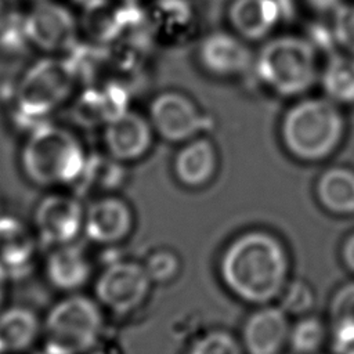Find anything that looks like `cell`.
<instances>
[{"label": "cell", "instance_id": "obj_35", "mask_svg": "<svg viewBox=\"0 0 354 354\" xmlns=\"http://www.w3.org/2000/svg\"><path fill=\"white\" fill-rule=\"evenodd\" d=\"M10 277L6 272L4 267L0 264V311L4 307V301H6V296H7V288H8V282H10Z\"/></svg>", "mask_w": 354, "mask_h": 354}, {"label": "cell", "instance_id": "obj_3", "mask_svg": "<svg viewBox=\"0 0 354 354\" xmlns=\"http://www.w3.org/2000/svg\"><path fill=\"white\" fill-rule=\"evenodd\" d=\"M253 72L272 94L300 98L319 82L318 54L311 40L301 35H272L254 54Z\"/></svg>", "mask_w": 354, "mask_h": 354}, {"label": "cell", "instance_id": "obj_6", "mask_svg": "<svg viewBox=\"0 0 354 354\" xmlns=\"http://www.w3.org/2000/svg\"><path fill=\"white\" fill-rule=\"evenodd\" d=\"M152 286L142 261L113 257L95 277L93 290L104 311L127 317L147 303Z\"/></svg>", "mask_w": 354, "mask_h": 354}, {"label": "cell", "instance_id": "obj_20", "mask_svg": "<svg viewBox=\"0 0 354 354\" xmlns=\"http://www.w3.org/2000/svg\"><path fill=\"white\" fill-rule=\"evenodd\" d=\"M319 206L333 216H354V170L346 166L325 169L315 183Z\"/></svg>", "mask_w": 354, "mask_h": 354}, {"label": "cell", "instance_id": "obj_39", "mask_svg": "<svg viewBox=\"0 0 354 354\" xmlns=\"http://www.w3.org/2000/svg\"><path fill=\"white\" fill-rule=\"evenodd\" d=\"M3 212H1V196H0V214H1Z\"/></svg>", "mask_w": 354, "mask_h": 354}, {"label": "cell", "instance_id": "obj_5", "mask_svg": "<svg viewBox=\"0 0 354 354\" xmlns=\"http://www.w3.org/2000/svg\"><path fill=\"white\" fill-rule=\"evenodd\" d=\"M104 308L93 296L68 293L41 319L43 346L59 354H90L105 335Z\"/></svg>", "mask_w": 354, "mask_h": 354}, {"label": "cell", "instance_id": "obj_12", "mask_svg": "<svg viewBox=\"0 0 354 354\" xmlns=\"http://www.w3.org/2000/svg\"><path fill=\"white\" fill-rule=\"evenodd\" d=\"M134 224L131 206L115 194H104L86 206L83 235L98 246L115 248L131 235Z\"/></svg>", "mask_w": 354, "mask_h": 354}, {"label": "cell", "instance_id": "obj_31", "mask_svg": "<svg viewBox=\"0 0 354 354\" xmlns=\"http://www.w3.org/2000/svg\"><path fill=\"white\" fill-rule=\"evenodd\" d=\"M328 347L332 354H354V321L328 322Z\"/></svg>", "mask_w": 354, "mask_h": 354}, {"label": "cell", "instance_id": "obj_2", "mask_svg": "<svg viewBox=\"0 0 354 354\" xmlns=\"http://www.w3.org/2000/svg\"><path fill=\"white\" fill-rule=\"evenodd\" d=\"M347 131L343 109L328 97H300L283 113L279 137L299 162L318 163L340 148Z\"/></svg>", "mask_w": 354, "mask_h": 354}, {"label": "cell", "instance_id": "obj_27", "mask_svg": "<svg viewBox=\"0 0 354 354\" xmlns=\"http://www.w3.org/2000/svg\"><path fill=\"white\" fill-rule=\"evenodd\" d=\"M142 264L153 285H167L173 282L181 271L180 256L169 248H158L149 252Z\"/></svg>", "mask_w": 354, "mask_h": 354}, {"label": "cell", "instance_id": "obj_9", "mask_svg": "<svg viewBox=\"0 0 354 354\" xmlns=\"http://www.w3.org/2000/svg\"><path fill=\"white\" fill-rule=\"evenodd\" d=\"M234 30H213L196 47L199 66L213 77L235 79L253 71L254 53Z\"/></svg>", "mask_w": 354, "mask_h": 354}, {"label": "cell", "instance_id": "obj_14", "mask_svg": "<svg viewBox=\"0 0 354 354\" xmlns=\"http://www.w3.org/2000/svg\"><path fill=\"white\" fill-rule=\"evenodd\" d=\"M155 136L147 116L127 109L104 126L102 140L105 152L126 165L144 158Z\"/></svg>", "mask_w": 354, "mask_h": 354}, {"label": "cell", "instance_id": "obj_19", "mask_svg": "<svg viewBox=\"0 0 354 354\" xmlns=\"http://www.w3.org/2000/svg\"><path fill=\"white\" fill-rule=\"evenodd\" d=\"M41 337V319L26 306L3 307L0 311V347L6 354L30 351Z\"/></svg>", "mask_w": 354, "mask_h": 354}, {"label": "cell", "instance_id": "obj_4", "mask_svg": "<svg viewBox=\"0 0 354 354\" xmlns=\"http://www.w3.org/2000/svg\"><path fill=\"white\" fill-rule=\"evenodd\" d=\"M87 153L68 129L48 123L28 134L19 153L24 176L37 187H75Z\"/></svg>", "mask_w": 354, "mask_h": 354}, {"label": "cell", "instance_id": "obj_26", "mask_svg": "<svg viewBox=\"0 0 354 354\" xmlns=\"http://www.w3.org/2000/svg\"><path fill=\"white\" fill-rule=\"evenodd\" d=\"M32 47L25 14L8 11L0 24V51L8 55H19Z\"/></svg>", "mask_w": 354, "mask_h": 354}, {"label": "cell", "instance_id": "obj_25", "mask_svg": "<svg viewBox=\"0 0 354 354\" xmlns=\"http://www.w3.org/2000/svg\"><path fill=\"white\" fill-rule=\"evenodd\" d=\"M277 303L290 318H299L313 311L315 306V292L307 281L290 278Z\"/></svg>", "mask_w": 354, "mask_h": 354}, {"label": "cell", "instance_id": "obj_30", "mask_svg": "<svg viewBox=\"0 0 354 354\" xmlns=\"http://www.w3.org/2000/svg\"><path fill=\"white\" fill-rule=\"evenodd\" d=\"M328 322L354 321V279L337 286L328 304Z\"/></svg>", "mask_w": 354, "mask_h": 354}, {"label": "cell", "instance_id": "obj_15", "mask_svg": "<svg viewBox=\"0 0 354 354\" xmlns=\"http://www.w3.org/2000/svg\"><path fill=\"white\" fill-rule=\"evenodd\" d=\"M48 249L44 260L47 283L64 295L80 292L91 281L94 272L87 249L79 242Z\"/></svg>", "mask_w": 354, "mask_h": 354}, {"label": "cell", "instance_id": "obj_37", "mask_svg": "<svg viewBox=\"0 0 354 354\" xmlns=\"http://www.w3.org/2000/svg\"><path fill=\"white\" fill-rule=\"evenodd\" d=\"M33 354H59V353H57V351H53V350H50V348H47V347H41L40 350H37V351H35Z\"/></svg>", "mask_w": 354, "mask_h": 354}, {"label": "cell", "instance_id": "obj_28", "mask_svg": "<svg viewBox=\"0 0 354 354\" xmlns=\"http://www.w3.org/2000/svg\"><path fill=\"white\" fill-rule=\"evenodd\" d=\"M191 10L183 3V0H159L153 6V11L149 15L152 29H163L165 32L178 30L189 22Z\"/></svg>", "mask_w": 354, "mask_h": 354}, {"label": "cell", "instance_id": "obj_22", "mask_svg": "<svg viewBox=\"0 0 354 354\" xmlns=\"http://www.w3.org/2000/svg\"><path fill=\"white\" fill-rule=\"evenodd\" d=\"M324 95L340 106L354 104V55L340 51L330 55L321 68Z\"/></svg>", "mask_w": 354, "mask_h": 354}, {"label": "cell", "instance_id": "obj_7", "mask_svg": "<svg viewBox=\"0 0 354 354\" xmlns=\"http://www.w3.org/2000/svg\"><path fill=\"white\" fill-rule=\"evenodd\" d=\"M84 210L75 194L54 192L43 196L33 210V230L47 248L77 242L83 234Z\"/></svg>", "mask_w": 354, "mask_h": 354}, {"label": "cell", "instance_id": "obj_29", "mask_svg": "<svg viewBox=\"0 0 354 354\" xmlns=\"http://www.w3.org/2000/svg\"><path fill=\"white\" fill-rule=\"evenodd\" d=\"M332 36L340 51L354 55V1H344L332 14Z\"/></svg>", "mask_w": 354, "mask_h": 354}, {"label": "cell", "instance_id": "obj_13", "mask_svg": "<svg viewBox=\"0 0 354 354\" xmlns=\"http://www.w3.org/2000/svg\"><path fill=\"white\" fill-rule=\"evenodd\" d=\"M290 325V317L278 304L254 307L239 333L245 354H282L288 347Z\"/></svg>", "mask_w": 354, "mask_h": 354}, {"label": "cell", "instance_id": "obj_32", "mask_svg": "<svg viewBox=\"0 0 354 354\" xmlns=\"http://www.w3.org/2000/svg\"><path fill=\"white\" fill-rule=\"evenodd\" d=\"M306 6L317 14H333L344 0H304Z\"/></svg>", "mask_w": 354, "mask_h": 354}, {"label": "cell", "instance_id": "obj_40", "mask_svg": "<svg viewBox=\"0 0 354 354\" xmlns=\"http://www.w3.org/2000/svg\"><path fill=\"white\" fill-rule=\"evenodd\" d=\"M35 1H41V0H35Z\"/></svg>", "mask_w": 354, "mask_h": 354}, {"label": "cell", "instance_id": "obj_36", "mask_svg": "<svg viewBox=\"0 0 354 354\" xmlns=\"http://www.w3.org/2000/svg\"><path fill=\"white\" fill-rule=\"evenodd\" d=\"M10 10L7 8V6H6V3H4V0H0V24L3 22V19H4V17L7 15V12H8Z\"/></svg>", "mask_w": 354, "mask_h": 354}, {"label": "cell", "instance_id": "obj_18", "mask_svg": "<svg viewBox=\"0 0 354 354\" xmlns=\"http://www.w3.org/2000/svg\"><path fill=\"white\" fill-rule=\"evenodd\" d=\"M218 153L210 138L198 136L183 142L173 160L176 180L185 188H202L216 176Z\"/></svg>", "mask_w": 354, "mask_h": 354}, {"label": "cell", "instance_id": "obj_24", "mask_svg": "<svg viewBox=\"0 0 354 354\" xmlns=\"http://www.w3.org/2000/svg\"><path fill=\"white\" fill-rule=\"evenodd\" d=\"M185 354H245L239 336L223 328H210L198 333Z\"/></svg>", "mask_w": 354, "mask_h": 354}, {"label": "cell", "instance_id": "obj_1", "mask_svg": "<svg viewBox=\"0 0 354 354\" xmlns=\"http://www.w3.org/2000/svg\"><path fill=\"white\" fill-rule=\"evenodd\" d=\"M292 260L283 241L264 228L234 236L218 259L224 288L238 300L257 307L275 303L290 281Z\"/></svg>", "mask_w": 354, "mask_h": 354}, {"label": "cell", "instance_id": "obj_11", "mask_svg": "<svg viewBox=\"0 0 354 354\" xmlns=\"http://www.w3.org/2000/svg\"><path fill=\"white\" fill-rule=\"evenodd\" d=\"M75 83L64 59H41L32 65L17 86L18 102L51 112L61 104Z\"/></svg>", "mask_w": 354, "mask_h": 354}, {"label": "cell", "instance_id": "obj_23", "mask_svg": "<svg viewBox=\"0 0 354 354\" xmlns=\"http://www.w3.org/2000/svg\"><path fill=\"white\" fill-rule=\"evenodd\" d=\"M328 337V321L310 313L292 321L288 347L293 354H321Z\"/></svg>", "mask_w": 354, "mask_h": 354}, {"label": "cell", "instance_id": "obj_34", "mask_svg": "<svg viewBox=\"0 0 354 354\" xmlns=\"http://www.w3.org/2000/svg\"><path fill=\"white\" fill-rule=\"evenodd\" d=\"M72 1L82 10L87 11V12H94V11H100L101 8L106 7L109 0H72Z\"/></svg>", "mask_w": 354, "mask_h": 354}, {"label": "cell", "instance_id": "obj_8", "mask_svg": "<svg viewBox=\"0 0 354 354\" xmlns=\"http://www.w3.org/2000/svg\"><path fill=\"white\" fill-rule=\"evenodd\" d=\"M148 120L162 140L185 142L202 134L206 118L195 101L180 91H163L152 98Z\"/></svg>", "mask_w": 354, "mask_h": 354}, {"label": "cell", "instance_id": "obj_21", "mask_svg": "<svg viewBox=\"0 0 354 354\" xmlns=\"http://www.w3.org/2000/svg\"><path fill=\"white\" fill-rule=\"evenodd\" d=\"M126 177L124 163L113 159L106 152L105 155H87L82 176L73 187L75 195L82 196L88 192H101V195L115 194V191L124 185Z\"/></svg>", "mask_w": 354, "mask_h": 354}, {"label": "cell", "instance_id": "obj_10", "mask_svg": "<svg viewBox=\"0 0 354 354\" xmlns=\"http://www.w3.org/2000/svg\"><path fill=\"white\" fill-rule=\"evenodd\" d=\"M25 18L32 47L43 53H66L77 43V21L59 3L36 1Z\"/></svg>", "mask_w": 354, "mask_h": 354}, {"label": "cell", "instance_id": "obj_17", "mask_svg": "<svg viewBox=\"0 0 354 354\" xmlns=\"http://www.w3.org/2000/svg\"><path fill=\"white\" fill-rule=\"evenodd\" d=\"M231 30L246 41L267 40L282 19L279 0H231L227 10Z\"/></svg>", "mask_w": 354, "mask_h": 354}, {"label": "cell", "instance_id": "obj_38", "mask_svg": "<svg viewBox=\"0 0 354 354\" xmlns=\"http://www.w3.org/2000/svg\"><path fill=\"white\" fill-rule=\"evenodd\" d=\"M122 3H130V4H138L141 0H120Z\"/></svg>", "mask_w": 354, "mask_h": 354}, {"label": "cell", "instance_id": "obj_16", "mask_svg": "<svg viewBox=\"0 0 354 354\" xmlns=\"http://www.w3.org/2000/svg\"><path fill=\"white\" fill-rule=\"evenodd\" d=\"M39 239L19 217L0 214V264L10 279L24 278L36 263Z\"/></svg>", "mask_w": 354, "mask_h": 354}, {"label": "cell", "instance_id": "obj_33", "mask_svg": "<svg viewBox=\"0 0 354 354\" xmlns=\"http://www.w3.org/2000/svg\"><path fill=\"white\" fill-rule=\"evenodd\" d=\"M340 259L343 266L354 274V232L346 236L340 246Z\"/></svg>", "mask_w": 354, "mask_h": 354}]
</instances>
